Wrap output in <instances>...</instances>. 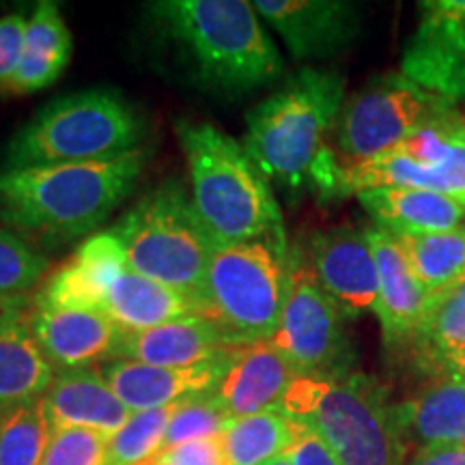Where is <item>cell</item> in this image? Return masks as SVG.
Instances as JSON below:
<instances>
[{"label":"cell","instance_id":"1","mask_svg":"<svg viewBox=\"0 0 465 465\" xmlns=\"http://www.w3.org/2000/svg\"><path fill=\"white\" fill-rule=\"evenodd\" d=\"M147 151L80 164L14 168L0 173V212L17 229L56 240L95 231L124 203L147 164Z\"/></svg>","mask_w":465,"mask_h":465},{"label":"cell","instance_id":"2","mask_svg":"<svg viewBox=\"0 0 465 465\" xmlns=\"http://www.w3.org/2000/svg\"><path fill=\"white\" fill-rule=\"evenodd\" d=\"M345 104V78L304 67L250 110L243 149L267 182L284 192L312 190V177Z\"/></svg>","mask_w":465,"mask_h":465},{"label":"cell","instance_id":"3","mask_svg":"<svg viewBox=\"0 0 465 465\" xmlns=\"http://www.w3.org/2000/svg\"><path fill=\"white\" fill-rule=\"evenodd\" d=\"M151 15L179 45L201 83L243 95L276 83L282 56L246 0H162Z\"/></svg>","mask_w":465,"mask_h":465},{"label":"cell","instance_id":"4","mask_svg":"<svg viewBox=\"0 0 465 465\" xmlns=\"http://www.w3.org/2000/svg\"><path fill=\"white\" fill-rule=\"evenodd\" d=\"M192 201L218 242H267L287 254L281 207L270 183L235 138L212 124L177 121Z\"/></svg>","mask_w":465,"mask_h":465},{"label":"cell","instance_id":"5","mask_svg":"<svg viewBox=\"0 0 465 465\" xmlns=\"http://www.w3.org/2000/svg\"><path fill=\"white\" fill-rule=\"evenodd\" d=\"M281 411L311 427L341 465H405L410 455L386 391L360 371L298 377Z\"/></svg>","mask_w":465,"mask_h":465},{"label":"cell","instance_id":"6","mask_svg":"<svg viewBox=\"0 0 465 465\" xmlns=\"http://www.w3.org/2000/svg\"><path fill=\"white\" fill-rule=\"evenodd\" d=\"M143 136V116L121 93L80 91L50 102L15 134L5 171L116 158L141 149Z\"/></svg>","mask_w":465,"mask_h":465},{"label":"cell","instance_id":"7","mask_svg":"<svg viewBox=\"0 0 465 465\" xmlns=\"http://www.w3.org/2000/svg\"><path fill=\"white\" fill-rule=\"evenodd\" d=\"M110 232L132 272L201 300L218 240L182 183L173 179L151 190Z\"/></svg>","mask_w":465,"mask_h":465},{"label":"cell","instance_id":"8","mask_svg":"<svg viewBox=\"0 0 465 465\" xmlns=\"http://www.w3.org/2000/svg\"><path fill=\"white\" fill-rule=\"evenodd\" d=\"M289 281V252L267 242H218L203 287V317L237 349L274 339Z\"/></svg>","mask_w":465,"mask_h":465},{"label":"cell","instance_id":"9","mask_svg":"<svg viewBox=\"0 0 465 465\" xmlns=\"http://www.w3.org/2000/svg\"><path fill=\"white\" fill-rule=\"evenodd\" d=\"M450 106L452 104L411 83L401 72L373 78L342 104L332 144L312 177V190L319 194L334 171L364 164L388 153L422 124Z\"/></svg>","mask_w":465,"mask_h":465},{"label":"cell","instance_id":"10","mask_svg":"<svg viewBox=\"0 0 465 465\" xmlns=\"http://www.w3.org/2000/svg\"><path fill=\"white\" fill-rule=\"evenodd\" d=\"M380 188H411L450 194L465 203V114L450 106L422 124L388 153L334 171L319 190L322 199Z\"/></svg>","mask_w":465,"mask_h":465},{"label":"cell","instance_id":"11","mask_svg":"<svg viewBox=\"0 0 465 465\" xmlns=\"http://www.w3.org/2000/svg\"><path fill=\"white\" fill-rule=\"evenodd\" d=\"M272 342L300 377H341L356 362L345 315L298 248L289 254L287 298Z\"/></svg>","mask_w":465,"mask_h":465},{"label":"cell","instance_id":"12","mask_svg":"<svg viewBox=\"0 0 465 465\" xmlns=\"http://www.w3.org/2000/svg\"><path fill=\"white\" fill-rule=\"evenodd\" d=\"M401 74L452 106L465 97V0H424Z\"/></svg>","mask_w":465,"mask_h":465},{"label":"cell","instance_id":"13","mask_svg":"<svg viewBox=\"0 0 465 465\" xmlns=\"http://www.w3.org/2000/svg\"><path fill=\"white\" fill-rule=\"evenodd\" d=\"M252 7L300 61L339 54L362 28L358 5L347 0H254Z\"/></svg>","mask_w":465,"mask_h":465},{"label":"cell","instance_id":"14","mask_svg":"<svg viewBox=\"0 0 465 465\" xmlns=\"http://www.w3.org/2000/svg\"><path fill=\"white\" fill-rule=\"evenodd\" d=\"M308 261L317 281L342 315L353 319L373 311L377 302V263L366 229L336 226L312 237Z\"/></svg>","mask_w":465,"mask_h":465},{"label":"cell","instance_id":"15","mask_svg":"<svg viewBox=\"0 0 465 465\" xmlns=\"http://www.w3.org/2000/svg\"><path fill=\"white\" fill-rule=\"evenodd\" d=\"M235 356V349L220 353L209 362L188 369H164L130 360H113L102 366L110 388L132 414L160 410L199 394L216 392Z\"/></svg>","mask_w":465,"mask_h":465},{"label":"cell","instance_id":"16","mask_svg":"<svg viewBox=\"0 0 465 465\" xmlns=\"http://www.w3.org/2000/svg\"><path fill=\"white\" fill-rule=\"evenodd\" d=\"M31 330L45 358L58 371L86 369L93 362L114 358L125 330L104 311L37 306Z\"/></svg>","mask_w":465,"mask_h":465},{"label":"cell","instance_id":"17","mask_svg":"<svg viewBox=\"0 0 465 465\" xmlns=\"http://www.w3.org/2000/svg\"><path fill=\"white\" fill-rule=\"evenodd\" d=\"M377 263L375 315L381 323L386 347H403L414 341L431 295L418 282L403 250L388 231L366 229Z\"/></svg>","mask_w":465,"mask_h":465},{"label":"cell","instance_id":"18","mask_svg":"<svg viewBox=\"0 0 465 465\" xmlns=\"http://www.w3.org/2000/svg\"><path fill=\"white\" fill-rule=\"evenodd\" d=\"M124 246L113 232L91 237L67 263L45 281L35 304L48 308H80V311H104L108 293L125 272Z\"/></svg>","mask_w":465,"mask_h":465},{"label":"cell","instance_id":"19","mask_svg":"<svg viewBox=\"0 0 465 465\" xmlns=\"http://www.w3.org/2000/svg\"><path fill=\"white\" fill-rule=\"evenodd\" d=\"M42 401L52 431L86 429L110 440L132 418V411L116 397L102 369L93 366L58 371Z\"/></svg>","mask_w":465,"mask_h":465},{"label":"cell","instance_id":"20","mask_svg":"<svg viewBox=\"0 0 465 465\" xmlns=\"http://www.w3.org/2000/svg\"><path fill=\"white\" fill-rule=\"evenodd\" d=\"M298 377L274 342H254L235 349L216 394L232 420L265 411H281L284 394Z\"/></svg>","mask_w":465,"mask_h":465},{"label":"cell","instance_id":"21","mask_svg":"<svg viewBox=\"0 0 465 465\" xmlns=\"http://www.w3.org/2000/svg\"><path fill=\"white\" fill-rule=\"evenodd\" d=\"M229 349L232 347L226 345L216 323L203 315H192L143 332H125L116 360L164 369H188L209 362Z\"/></svg>","mask_w":465,"mask_h":465},{"label":"cell","instance_id":"22","mask_svg":"<svg viewBox=\"0 0 465 465\" xmlns=\"http://www.w3.org/2000/svg\"><path fill=\"white\" fill-rule=\"evenodd\" d=\"M407 449L465 444V380L438 377L392 405Z\"/></svg>","mask_w":465,"mask_h":465},{"label":"cell","instance_id":"23","mask_svg":"<svg viewBox=\"0 0 465 465\" xmlns=\"http://www.w3.org/2000/svg\"><path fill=\"white\" fill-rule=\"evenodd\" d=\"M375 220L377 229L391 235H427L465 226V203L450 194L411 188L366 190L356 196Z\"/></svg>","mask_w":465,"mask_h":465},{"label":"cell","instance_id":"24","mask_svg":"<svg viewBox=\"0 0 465 465\" xmlns=\"http://www.w3.org/2000/svg\"><path fill=\"white\" fill-rule=\"evenodd\" d=\"M104 312L125 332H143L177 319L203 315V304L188 291L127 270L108 293Z\"/></svg>","mask_w":465,"mask_h":465},{"label":"cell","instance_id":"25","mask_svg":"<svg viewBox=\"0 0 465 465\" xmlns=\"http://www.w3.org/2000/svg\"><path fill=\"white\" fill-rule=\"evenodd\" d=\"M72 48V33L58 5L50 0L39 3L26 22L25 54L7 91L22 95L54 84L69 65Z\"/></svg>","mask_w":465,"mask_h":465},{"label":"cell","instance_id":"26","mask_svg":"<svg viewBox=\"0 0 465 465\" xmlns=\"http://www.w3.org/2000/svg\"><path fill=\"white\" fill-rule=\"evenodd\" d=\"M54 377L26 319L0 332V411L44 399Z\"/></svg>","mask_w":465,"mask_h":465},{"label":"cell","instance_id":"27","mask_svg":"<svg viewBox=\"0 0 465 465\" xmlns=\"http://www.w3.org/2000/svg\"><path fill=\"white\" fill-rule=\"evenodd\" d=\"M410 347L422 371L450 377L452 366L465 356V282L433 295Z\"/></svg>","mask_w":465,"mask_h":465},{"label":"cell","instance_id":"28","mask_svg":"<svg viewBox=\"0 0 465 465\" xmlns=\"http://www.w3.org/2000/svg\"><path fill=\"white\" fill-rule=\"evenodd\" d=\"M392 237L399 242L418 282L431 298L461 281L465 270V226L449 232Z\"/></svg>","mask_w":465,"mask_h":465},{"label":"cell","instance_id":"29","mask_svg":"<svg viewBox=\"0 0 465 465\" xmlns=\"http://www.w3.org/2000/svg\"><path fill=\"white\" fill-rule=\"evenodd\" d=\"M229 465H265L282 457L293 440V420L282 411L231 420L223 433Z\"/></svg>","mask_w":465,"mask_h":465},{"label":"cell","instance_id":"30","mask_svg":"<svg viewBox=\"0 0 465 465\" xmlns=\"http://www.w3.org/2000/svg\"><path fill=\"white\" fill-rule=\"evenodd\" d=\"M50 438L42 399L0 411V465H42Z\"/></svg>","mask_w":465,"mask_h":465},{"label":"cell","instance_id":"31","mask_svg":"<svg viewBox=\"0 0 465 465\" xmlns=\"http://www.w3.org/2000/svg\"><path fill=\"white\" fill-rule=\"evenodd\" d=\"M177 405L132 414L125 427L110 438L106 465H141L158 455Z\"/></svg>","mask_w":465,"mask_h":465},{"label":"cell","instance_id":"32","mask_svg":"<svg viewBox=\"0 0 465 465\" xmlns=\"http://www.w3.org/2000/svg\"><path fill=\"white\" fill-rule=\"evenodd\" d=\"M231 420L232 418L224 410L223 401L218 399L216 392L185 399L177 405L171 422H168L162 450L173 449V446L179 444H188V441L223 435Z\"/></svg>","mask_w":465,"mask_h":465},{"label":"cell","instance_id":"33","mask_svg":"<svg viewBox=\"0 0 465 465\" xmlns=\"http://www.w3.org/2000/svg\"><path fill=\"white\" fill-rule=\"evenodd\" d=\"M48 270L39 250L0 224V293H26Z\"/></svg>","mask_w":465,"mask_h":465},{"label":"cell","instance_id":"34","mask_svg":"<svg viewBox=\"0 0 465 465\" xmlns=\"http://www.w3.org/2000/svg\"><path fill=\"white\" fill-rule=\"evenodd\" d=\"M108 438L86 429L52 431L42 465H106Z\"/></svg>","mask_w":465,"mask_h":465},{"label":"cell","instance_id":"35","mask_svg":"<svg viewBox=\"0 0 465 465\" xmlns=\"http://www.w3.org/2000/svg\"><path fill=\"white\" fill-rule=\"evenodd\" d=\"M151 465H229L223 435L207 440L188 441V444L173 446V449L160 450Z\"/></svg>","mask_w":465,"mask_h":465},{"label":"cell","instance_id":"36","mask_svg":"<svg viewBox=\"0 0 465 465\" xmlns=\"http://www.w3.org/2000/svg\"><path fill=\"white\" fill-rule=\"evenodd\" d=\"M26 17L11 14L0 17V91H7L25 54Z\"/></svg>","mask_w":465,"mask_h":465},{"label":"cell","instance_id":"37","mask_svg":"<svg viewBox=\"0 0 465 465\" xmlns=\"http://www.w3.org/2000/svg\"><path fill=\"white\" fill-rule=\"evenodd\" d=\"M284 457L291 465H341L325 441L311 427L298 420H293V440L284 450Z\"/></svg>","mask_w":465,"mask_h":465},{"label":"cell","instance_id":"38","mask_svg":"<svg viewBox=\"0 0 465 465\" xmlns=\"http://www.w3.org/2000/svg\"><path fill=\"white\" fill-rule=\"evenodd\" d=\"M405 465H465V444H444L418 449Z\"/></svg>","mask_w":465,"mask_h":465},{"label":"cell","instance_id":"39","mask_svg":"<svg viewBox=\"0 0 465 465\" xmlns=\"http://www.w3.org/2000/svg\"><path fill=\"white\" fill-rule=\"evenodd\" d=\"M28 306L26 293H0V332L17 322H25Z\"/></svg>","mask_w":465,"mask_h":465},{"label":"cell","instance_id":"40","mask_svg":"<svg viewBox=\"0 0 465 465\" xmlns=\"http://www.w3.org/2000/svg\"><path fill=\"white\" fill-rule=\"evenodd\" d=\"M450 377H459V380H465V356L459 358L455 366H452Z\"/></svg>","mask_w":465,"mask_h":465},{"label":"cell","instance_id":"41","mask_svg":"<svg viewBox=\"0 0 465 465\" xmlns=\"http://www.w3.org/2000/svg\"><path fill=\"white\" fill-rule=\"evenodd\" d=\"M265 465H291L289 461H287V457H276V459H272L270 463H265Z\"/></svg>","mask_w":465,"mask_h":465},{"label":"cell","instance_id":"42","mask_svg":"<svg viewBox=\"0 0 465 465\" xmlns=\"http://www.w3.org/2000/svg\"><path fill=\"white\" fill-rule=\"evenodd\" d=\"M459 110H461V113L465 114V97H463V102H461V104H459Z\"/></svg>","mask_w":465,"mask_h":465},{"label":"cell","instance_id":"43","mask_svg":"<svg viewBox=\"0 0 465 465\" xmlns=\"http://www.w3.org/2000/svg\"><path fill=\"white\" fill-rule=\"evenodd\" d=\"M459 282H465V270H463V276H461V281H459Z\"/></svg>","mask_w":465,"mask_h":465},{"label":"cell","instance_id":"44","mask_svg":"<svg viewBox=\"0 0 465 465\" xmlns=\"http://www.w3.org/2000/svg\"><path fill=\"white\" fill-rule=\"evenodd\" d=\"M141 465H151V463H149V461H144V463H141Z\"/></svg>","mask_w":465,"mask_h":465}]
</instances>
